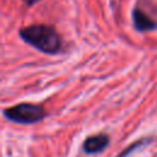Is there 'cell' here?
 Returning a JSON list of instances; mask_svg holds the SVG:
<instances>
[{
    "label": "cell",
    "instance_id": "obj_1",
    "mask_svg": "<svg viewBox=\"0 0 157 157\" xmlns=\"http://www.w3.org/2000/svg\"><path fill=\"white\" fill-rule=\"evenodd\" d=\"M21 39L31 47L45 54H58L61 50V38L54 27L49 25H31L20 29Z\"/></svg>",
    "mask_w": 157,
    "mask_h": 157
},
{
    "label": "cell",
    "instance_id": "obj_2",
    "mask_svg": "<svg viewBox=\"0 0 157 157\" xmlns=\"http://www.w3.org/2000/svg\"><path fill=\"white\" fill-rule=\"evenodd\" d=\"M4 117L18 124H34L45 117V112L40 105L32 103H20L17 105L4 109Z\"/></svg>",
    "mask_w": 157,
    "mask_h": 157
},
{
    "label": "cell",
    "instance_id": "obj_3",
    "mask_svg": "<svg viewBox=\"0 0 157 157\" xmlns=\"http://www.w3.org/2000/svg\"><path fill=\"white\" fill-rule=\"evenodd\" d=\"M132 22H134L135 28L139 32H146V31H152L157 28V22L152 20L139 6H135L132 10Z\"/></svg>",
    "mask_w": 157,
    "mask_h": 157
},
{
    "label": "cell",
    "instance_id": "obj_4",
    "mask_svg": "<svg viewBox=\"0 0 157 157\" xmlns=\"http://www.w3.org/2000/svg\"><path fill=\"white\" fill-rule=\"evenodd\" d=\"M108 144H109V137L104 134H98V135L88 136L83 141L82 147L86 153L93 155V153H98V152L103 151Z\"/></svg>",
    "mask_w": 157,
    "mask_h": 157
},
{
    "label": "cell",
    "instance_id": "obj_5",
    "mask_svg": "<svg viewBox=\"0 0 157 157\" xmlns=\"http://www.w3.org/2000/svg\"><path fill=\"white\" fill-rule=\"evenodd\" d=\"M27 6H32V5H34L37 1H39V0H22Z\"/></svg>",
    "mask_w": 157,
    "mask_h": 157
}]
</instances>
